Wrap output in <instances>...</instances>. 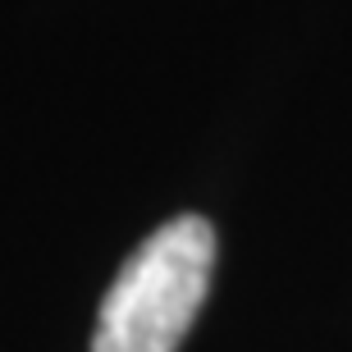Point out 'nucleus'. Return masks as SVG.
<instances>
[{"label":"nucleus","instance_id":"obj_1","mask_svg":"<svg viewBox=\"0 0 352 352\" xmlns=\"http://www.w3.org/2000/svg\"><path fill=\"white\" fill-rule=\"evenodd\" d=\"M215 265V229L201 215H174L133 252L101 298L91 352H179Z\"/></svg>","mask_w":352,"mask_h":352}]
</instances>
